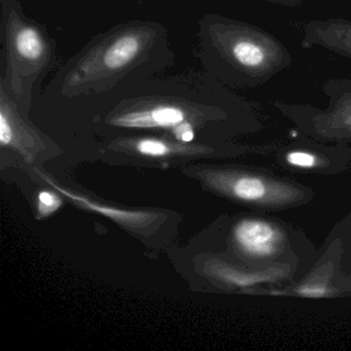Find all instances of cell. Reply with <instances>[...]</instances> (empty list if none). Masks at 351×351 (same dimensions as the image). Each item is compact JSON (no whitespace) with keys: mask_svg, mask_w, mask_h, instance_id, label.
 Returning a JSON list of instances; mask_svg holds the SVG:
<instances>
[{"mask_svg":"<svg viewBox=\"0 0 351 351\" xmlns=\"http://www.w3.org/2000/svg\"><path fill=\"white\" fill-rule=\"evenodd\" d=\"M176 53L167 27L130 20L96 34L55 73L46 96L58 100L110 97L125 88L161 75Z\"/></svg>","mask_w":351,"mask_h":351,"instance_id":"cell-1","label":"cell"},{"mask_svg":"<svg viewBox=\"0 0 351 351\" xmlns=\"http://www.w3.org/2000/svg\"><path fill=\"white\" fill-rule=\"evenodd\" d=\"M108 126L126 130L170 129L184 123L195 128L230 117H254L252 102L204 73L149 77L110 96Z\"/></svg>","mask_w":351,"mask_h":351,"instance_id":"cell-2","label":"cell"},{"mask_svg":"<svg viewBox=\"0 0 351 351\" xmlns=\"http://www.w3.org/2000/svg\"><path fill=\"white\" fill-rule=\"evenodd\" d=\"M197 36L203 69L230 89L264 86L293 63L289 49L276 36L219 14H205Z\"/></svg>","mask_w":351,"mask_h":351,"instance_id":"cell-3","label":"cell"},{"mask_svg":"<svg viewBox=\"0 0 351 351\" xmlns=\"http://www.w3.org/2000/svg\"><path fill=\"white\" fill-rule=\"evenodd\" d=\"M3 73L0 86L27 112L40 84L58 62V42L48 28L24 12L19 0H0Z\"/></svg>","mask_w":351,"mask_h":351,"instance_id":"cell-4","label":"cell"},{"mask_svg":"<svg viewBox=\"0 0 351 351\" xmlns=\"http://www.w3.org/2000/svg\"><path fill=\"white\" fill-rule=\"evenodd\" d=\"M322 93L328 98L324 110L305 104L274 101V106L287 118L308 130L328 136H351V79L326 80Z\"/></svg>","mask_w":351,"mask_h":351,"instance_id":"cell-5","label":"cell"},{"mask_svg":"<svg viewBox=\"0 0 351 351\" xmlns=\"http://www.w3.org/2000/svg\"><path fill=\"white\" fill-rule=\"evenodd\" d=\"M301 47L324 49L351 60V20L328 18L311 20L304 25Z\"/></svg>","mask_w":351,"mask_h":351,"instance_id":"cell-6","label":"cell"},{"mask_svg":"<svg viewBox=\"0 0 351 351\" xmlns=\"http://www.w3.org/2000/svg\"><path fill=\"white\" fill-rule=\"evenodd\" d=\"M233 235L239 250L256 258L274 256L283 240L276 226L261 219H242L236 225Z\"/></svg>","mask_w":351,"mask_h":351,"instance_id":"cell-7","label":"cell"},{"mask_svg":"<svg viewBox=\"0 0 351 351\" xmlns=\"http://www.w3.org/2000/svg\"><path fill=\"white\" fill-rule=\"evenodd\" d=\"M45 180L52 186L55 190L58 191L61 194L64 195L69 200L75 202V204L81 205L84 208L89 209L94 213H100L104 217H110L122 223H129V225H134V223H141L147 221L151 217L149 213H143V211H130L123 210V209L114 208V207L106 206V205L99 204V203L93 202L86 197L80 196V195L73 194L61 186H57L54 182H51L49 178H45Z\"/></svg>","mask_w":351,"mask_h":351,"instance_id":"cell-8","label":"cell"},{"mask_svg":"<svg viewBox=\"0 0 351 351\" xmlns=\"http://www.w3.org/2000/svg\"><path fill=\"white\" fill-rule=\"evenodd\" d=\"M234 197L247 203L266 202L275 196V189L256 176H238L230 184Z\"/></svg>","mask_w":351,"mask_h":351,"instance_id":"cell-9","label":"cell"},{"mask_svg":"<svg viewBox=\"0 0 351 351\" xmlns=\"http://www.w3.org/2000/svg\"><path fill=\"white\" fill-rule=\"evenodd\" d=\"M215 273L228 283L240 287H252L258 283L270 280L273 276L272 274H268V273L241 272V271L233 270V269L223 266V265L215 267Z\"/></svg>","mask_w":351,"mask_h":351,"instance_id":"cell-10","label":"cell"},{"mask_svg":"<svg viewBox=\"0 0 351 351\" xmlns=\"http://www.w3.org/2000/svg\"><path fill=\"white\" fill-rule=\"evenodd\" d=\"M135 149L141 155L149 157H165L172 153V147L167 141L158 138H141L135 143Z\"/></svg>","mask_w":351,"mask_h":351,"instance_id":"cell-11","label":"cell"},{"mask_svg":"<svg viewBox=\"0 0 351 351\" xmlns=\"http://www.w3.org/2000/svg\"><path fill=\"white\" fill-rule=\"evenodd\" d=\"M62 205V201L52 192H40L38 198V209L40 217H47L58 210Z\"/></svg>","mask_w":351,"mask_h":351,"instance_id":"cell-12","label":"cell"},{"mask_svg":"<svg viewBox=\"0 0 351 351\" xmlns=\"http://www.w3.org/2000/svg\"><path fill=\"white\" fill-rule=\"evenodd\" d=\"M285 161L293 167L309 169L317 164V157L306 151H291L285 155Z\"/></svg>","mask_w":351,"mask_h":351,"instance_id":"cell-13","label":"cell"},{"mask_svg":"<svg viewBox=\"0 0 351 351\" xmlns=\"http://www.w3.org/2000/svg\"><path fill=\"white\" fill-rule=\"evenodd\" d=\"M297 293L299 295H304V297L322 298L326 297L330 293V289L324 283L316 281V282H309L300 285L297 289Z\"/></svg>","mask_w":351,"mask_h":351,"instance_id":"cell-14","label":"cell"},{"mask_svg":"<svg viewBox=\"0 0 351 351\" xmlns=\"http://www.w3.org/2000/svg\"><path fill=\"white\" fill-rule=\"evenodd\" d=\"M171 132L178 141L184 143H190L195 138L196 128L191 123H184V124L176 127Z\"/></svg>","mask_w":351,"mask_h":351,"instance_id":"cell-15","label":"cell"},{"mask_svg":"<svg viewBox=\"0 0 351 351\" xmlns=\"http://www.w3.org/2000/svg\"><path fill=\"white\" fill-rule=\"evenodd\" d=\"M258 1L274 3V5H282V7L295 8L301 5L304 0H258Z\"/></svg>","mask_w":351,"mask_h":351,"instance_id":"cell-16","label":"cell"}]
</instances>
